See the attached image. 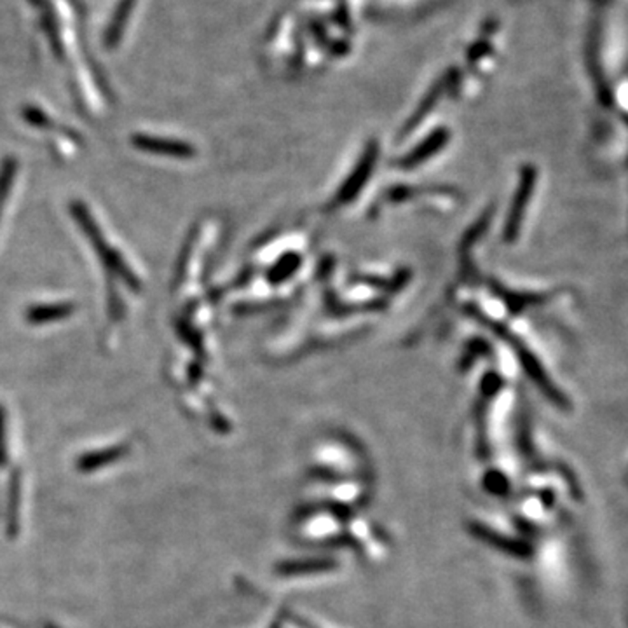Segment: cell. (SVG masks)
<instances>
[{
	"label": "cell",
	"instance_id": "obj_4",
	"mask_svg": "<svg viewBox=\"0 0 628 628\" xmlns=\"http://www.w3.org/2000/svg\"><path fill=\"white\" fill-rule=\"evenodd\" d=\"M77 306L74 302H51V304H35L30 306L25 313V319L30 325H47L60 319H65L75 313Z\"/></svg>",
	"mask_w": 628,
	"mask_h": 628
},
{
	"label": "cell",
	"instance_id": "obj_10",
	"mask_svg": "<svg viewBox=\"0 0 628 628\" xmlns=\"http://www.w3.org/2000/svg\"><path fill=\"white\" fill-rule=\"evenodd\" d=\"M23 119L26 123H30L32 126L35 128H49L51 126V121L49 117L43 113L41 109H35V107H25L23 109Z\"/></svg>",
	"mask_w": 628,
	"mask_h": 628
},
{
	"label": "cell",
	"instance_id": "obj_5",
	"mask_svg": "<svg viewBox=\"0 0 628 628\" xmlns=\"http://www.w3.org/2000/svg\"><path fill=\"white\" fill-rule=\"evenodd\" d=\"M447 138H449V135H447L444 130L435 132L433 135L427 136V140H425L419 147H416V149L410 152V156L402 161V166H404V168H414L416 164L425 162L427 159L435 156V154L447 143Z\"/></svg>",
	"mask_w": 628,
	"mask_h": 628
},
{
	"label": "cell",
	"instance_id": "obj_9",
	"mask_svg": "<svg viewBox=\"0 0 628 628\" xmlns=\"http://www.w3.org/2000/svg\"><path fill=\"white\" fill-rule=\"evenodd\" d=\"M130 7H132V0H124L119 9H117V16L113 18V22L111 23L109 30H107V35H105V44L107 47H113V45L117 44L119 41V35H121V26L124 20L128 18V13H130Z\"/></svg>",
	"mask_w": 628,
	"mask_h": 628
},
{
	"label": "cell",
	"instance_id": "obj_8",
	"mask_svg": "<svg viewBox=\"0 0 628 628\" xmlns=\"http://www.w3.org/2000/svg\"><path fill=\"white\" fill-rule=\"evenodd\" d=\"M300 266V257L295 253L285 255L272 270H270V280L272 283H281L289 280Z\"/></svg>",
	"mask_w": 628,
	"mask_h": 628
},
{
	"label": "cell",
	"instance_id": "obj_3",
	"mask_svg": "<svg viewBox=\"0 0 628 628\" xmlns=\"http://www.w3.org/2000/svg\"><path fill=\"white\" fill-rule=\"evenodd\" d=\"M376 157H378V147L370 145L367 149L365 156L361 157V161H359L357 170L353 172V175L346 180V183L340 187V191H339V194H337V198L334 200V206H340V204L353 201L358 196L359 191L363 189V185L367 183V180L372 173Z\"/></svg>",
	"mask_w": 628,
	"mask_h": 628
},
{
	"label": "cell",
	"instance_id": "obj_11",
	"mask_svg": "<svg viewBox=\"0 0 628 628\" xmlns=\"http://www.w3.org/2000/svg\"><path fill=\"white\" fill-rule=\"evenodd\" d=\"M20 476L16 475L13 478V486H11V503H9V535L13 536V522L16 527V510H18V494H20Z\"/></svg>",
	"mask_w": 628,
	"mask_h": 628
},
{
	"label": "cell",
	"instance_id": "obj_6",
	"mask_svg": "<svg viewBox=\"0 0 628 628\" xmlns=\"http://www.w3.org/2000/svg\"><path fill=\"white\" fill-rule=\"evenodd\" d=\"M128 452L126 447L119 446L113 449L98 450V452H90L79 457L77 461V468L81 471H94L98 468H103L107 465H113L117 459H121L124 454Z\"/></svg>",
	"mask_w": 628,
	"mask_h": 628
},
{
	"label": "cell",
	"instance_id": "obj_12",
	"mask_svg": "<svg viewBox=\"0 0 628 628\" xmlns=\"http://www.w3.org/2000/svg\"><path fill=\"white\" fill-rule=\"evenodd\" d=\"M4 427H5V416H4V408L0 407V466L5 463V435H4Z\"/></svg>",
	"mask_w": 628,
	"mask_h": 628
},
{
	"label": "cell",
	"instance_id": "obj_1",
	"mask_svg": "<svg viewBox=\"0 0 628 628\" xmlns=\"http://www.w3.org/2000/svg\"><path fill=\"white\" fill-rule=\"evenodd\" d=\"M70 213L74 217V221L79 225V229L84 232V236L88 238L91 247L94 250V253L100 257L103 268L109 270L113 276H117L123 283H126L132 290L138 292L142 289V283L138 280L135 272L128 266V262L124 260V257L111 247L102 232V229L94 222L93 215H91L90 208L81 201H74L70 204Z\"/></svg>",
	"mask_w": 628,
	"mask_h": 628
},
{
	"label": "cell",
	"instance_id": "obj_7",
	"mask_svg": "<svg viewBox=\"0 0 628 628\" xmlns=\"http://www.w3.org/2000/svg\"><path fill=\"white\" fill-rule=\"evenodd\" d=\"M16 173H18V161L15 157H5L0 162V217H2V208L13 189Z\"/></svg>",
	"mask_w": 628,
	"mask_h": 628
},
{
	"label": "cell",
	"instance_id": "obj_2",
	"mask_svg": "<svg viewBox=\"0 0 628 628\" xmlns=\"http://www.w3.org/2000/svg\"><path fill=\"white\" fill-rule=\"evenodd\" d=\"M132 145L138 151L156 154V156L175 157V159H191L196 156V151L192 145L179 140H166L161 136L133 135Z\"/></svg>",
	"mask_w": 628,
	"mask_h": 628
}]
</instances>
